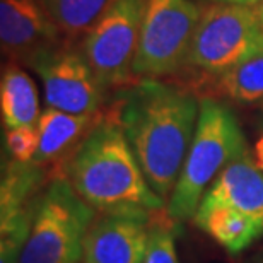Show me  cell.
I'll return each mask as SVG.
<instances>
[{"mask_svg":"<svg viewBox=\"0 0 263 263\" xmlns=\"http://www.w3.org/2000/svg\"><path fill=\"white\" fill-rule=\"evenodd\" d=\"M145 0H115L87 31L82 51L103 91L123 86L140 36Z\"/></svg>","mask_w":263,"mask_h":263,"instance_id":"cell-8","label":"cell"},{"mask_svg":"<svg viewBox=\"0 0 263 263\" xmlns=\"http://www.w3.org/2000/svg\"><path fill=\"white\" fill-rule=\"evenodd\" d=\"M0 108L4 127H34L40 120L38 91L28 73L19 67H9L0 84Z\"/></svg>","mask_w":263,"mask_h":263,"instance_id":"cell-14","label":"cell"},{"mask_svg":"<svg viewBox=\"0 0 263 263\" xmlns=\"http://www.w3.org/2000/svg\"><path fill=\"white\" fill-rule=\"evenodd\" d=\"M256 14H258V17H260L261 24H263V2L258 4V7H256Z\"/></svg>","mask_w":263,"mask_h":263,"instance_id":"cell-21","label":"cell"},{"mask_svg":"<svg viewBox=\"0 0 263 263\" xmlns=\"http://www.w3.org/2000/svg\"><path fill=\"white\" fill-rule=\"evenodd\" d=\"M215 4H228V5H245V7H253L261 4L263 0H212Z\"/></svg>","mask_w":263,"mask_h":263,"instance_id":"cell-20","label":"cell"},{"mask_svg":"<svg viewBox=\"0 0 263 263\" xmlns=\"http://www.w3.org/2000/svg\"><path fill=\"white\" fill-rule=\"evenodd\" d=\"M253 161L255 164L260 167V170L263 171V135L260 137L258 140H256L255 144V151H253Z\"/></svg>","mask_w":263,"mask_h":263,"instance_id":"cell-19","label":"cell"},{"mask_svg":"<svg viewBox=\"0 0 263 263\" xmlns=\"http://www.w3.org/2000/svg\"><path fill=\"white\" fill-rule=\"evenodd\" d=\"M151 224L147 212L98 215L84 238L82 263H144Z\"/></svg>","mask_w":263,"mask_h":263,"instance_id":"cell-10","label":"cell"},{"mask_svg":"<svg viewBox=\"0 0 263 263\" xmlns=\"http://www.w3.org/2000/svg\"><path fill=\"white\" fill-rule=\"evenodd\" d=\"M62 31L41 0H2L0 40L4 53L26 64L45 48L59 45Z\"/></svg>","mask_w":263,"mask_h":263,"instance_id":"cell-11","label":"cell"},{"mask_svg":"<svg viewBox=\"0 0 263 263\" xmlns=\"http://www.w3.org/2000/svg\"><path fill=\"white\" fill-rule=\"evenodd\" d=\"M43 176V170L38 162L9 161L4 167L0 186V224L34 217Z\"/></svg>","mask_w":263,"mask_h":263,"instance_id":"cell-12","label":"cell"},{"mask_svg":"<svg viewBox=\"0 0 263 263\" xmlns=\"http://www.w3.org/2000/svg\"><path fill=\"white\" fill-rule=\"evenodd\" d=\"M200 101L157 79H142L120 92V123L144 175L157 195L170 198L195 135Z\"/></svg>","mask_w":263,"mask_h":263,"instance_id":"cell-1","label":"cell"},{"mask_svg":"<svg viewBox=\"0 0 263 263\" xmlns=\"http://www.w3.org/2000/svg\"><path fill=\"white\" fill-rule=\"evenodd\" d=\"M99 118L101 117H96V113L73 115L55 108H46L36 123L40 144L34 162L43 164L59 159L73 144H77L81 137H86L92 130Z\"/></svg>","mask_w":263,"mask_h":263,"instance_id":"cell-13","label":"cell"},{"mask_svg":"<svg viewBox=\"0 0 263 263\" xmlns=\"http://www.w3.org/2000/svg\"><path fill=\"white\" fill-rule=\"evenodd\" d=\"M94 217L96 210L77 195L65 176L53 178L40 195L17 263H79Z\"/></svg>","mask_w":263,"mask_h":263,"instance_id":"cell-5","label":"cell"},{"mask_svg":"<svg viewBox=\"0 0 263 263\" xmlns=\"http://www.w3.org/2000/svg\"><path fill=\"white\" fill-rule=\"evenodd\" d=\"M62 34L87 33L115 0H41Z\"/></svg>","mask_w":263,"mask_h":263,"instance_id":"cell-16","label":"cell"},{"mask_svg":"<svg viewBox=\"0 0 263 263\" xmlns=\"http://www.w3.org/2000/svg\"><path fill=\"white\" fill-rule=\"evenodd\" d=\"M5 144H7V151L12 159L21 162L34 161V156L38 152V128L34 127H19L10 128L5 134Z\"/></svg>","mask_w":263,"mask_h":263,"instance_id":"cell-18","label":"cell"},{"mask_svg":"<svg viewBox=\"0 0 263 263\" xmlns=\"http://www.w3.org/2000/svg\"><path fill=\"white\" fill-rule=\"evenodd\" d=\"M192 220L231 255L263 238V171L250 152L219 173Z\"/></svg>","mask_w":263,"mask_h":263,"instance_id":"cell-3","label":"cell"},{"mask_svg":"<svg viewBox=\"0 0 263 263\" xmlns=\"http://www.w3.org/2000/svg\"><path fill=\"white\" fill-rule=\"evenodd\" d=\"M261 263H263V261H261Z\"/></svg>","mask_w":263,"mask_h":263,"instance_id":"cell-22","label":"cell"},{"mask_svg":"<svg viewBox=\"0 0 263 263\" xmlns=\"http://www.w3.org/2000/svg\"><path fill=\"white\" fill-rule=\"evenodd\" d=\"M260 48H263V24L256 9L215 4L202 10L188 64L219 77Z\"/></svg>","mask_w":263,"mask_h":263,"instance_id":"cell-7","label":"cell"},{"mask_svg":"<svg viewBox=\"0 0 263 263\" xmlns=\"http://www.w3.org/2000/svg\"><path fill=\"white\" fill-rule=\"evenodd\" d=\"M219 91L239 104L263 103V48L217 77Z\"/></svg>","mask_w":263,"mask_h":263,"instance_id":"cell-15","label":"cell"},{"mask_svg":"<svg viewBox=\"0 0 263 263\" xmlns=\"http://www.w3.org/2000/svg\"><path fill=\"white\" fill-rule=\"evenodd\" d=\"M202 10L192 0H145L132 72L142 79L171 76L188 64Z\"/></svg>","mask_w":263,"mask_h":263,"instance_id":"cell-6","label":"cell"},{"mask_svg":"<svg viewBox=\"0 0 263 263\" xmlns=\"http://www.w3.org/2000/svg\"><path fill=\"white\" fill-rule=\"evenodd\" d=\"M28 65L38 73L50 108L73 115L98 113L104 91L84 51L59 43L38 51Z\"/></svg>","mask_w":263,"mask_h":263,"instance_id":"cell-9","label":"cell"},{"mask_svg":"<svg viewBox=\"0 0 263 263\" xmlns=\"http://www.w3.org/2000/svg\"><path fill=\"white\" fill-rule=\"evenodd\" d=\"M245 154L248 145L236 115L217 99H202L195 135L166 203L167 217L175 222L192 219L219 173Z\"/></svg>","mask_w":263,"mask_h":263,"instance_id":"cell-4","label":"cell"},{"mask_svg":"<svg viewBox=\"0 0 263 263\" xmlns=\"http://www.w3.org/2000/svg\"><path fill=\"white\" fill-rule=\"evenodd\" d=\"M65 178L101 214H157L166 200L152 190L127 137L115 118H99L77 145Z\"/></svg>","mask_w":263,"mask_h":263,"instance_id":"cell-2","label":"cell"},{"mask_svg":"<svg viewBox=\"0 0 263 263\" xmlns=\"http://www.w3.org/2000/svg\"><path fill=\"white\" fill-rule=\"evenodd\" d=\"M175 220L167 217L161 222H152L144 263H180L176 253V236L180 229Z\"/></svg>","mask_w":263,"mask_h":263,"instance_id":"cell-17","label":"cell"}]
</instances>
